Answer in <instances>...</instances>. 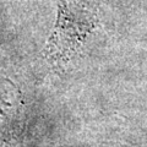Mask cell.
<instances>
[{
  "mask_svg": "<svg viewBox=\"0 0 147 147\" xmlns=\"http://www.w3.org/2000/svg\"><path fill=\"white\" fill-rule=\"evenodd\" d=\"M103 0H59L58 17L44 48L45 59L55 66L64 65L96 28Z\"/></svg>",
  "mask_w": 147,
  "mask_h": 147,
  "instance_id": "6da1fadb",
  "label": "cell"
}]
</instances>
